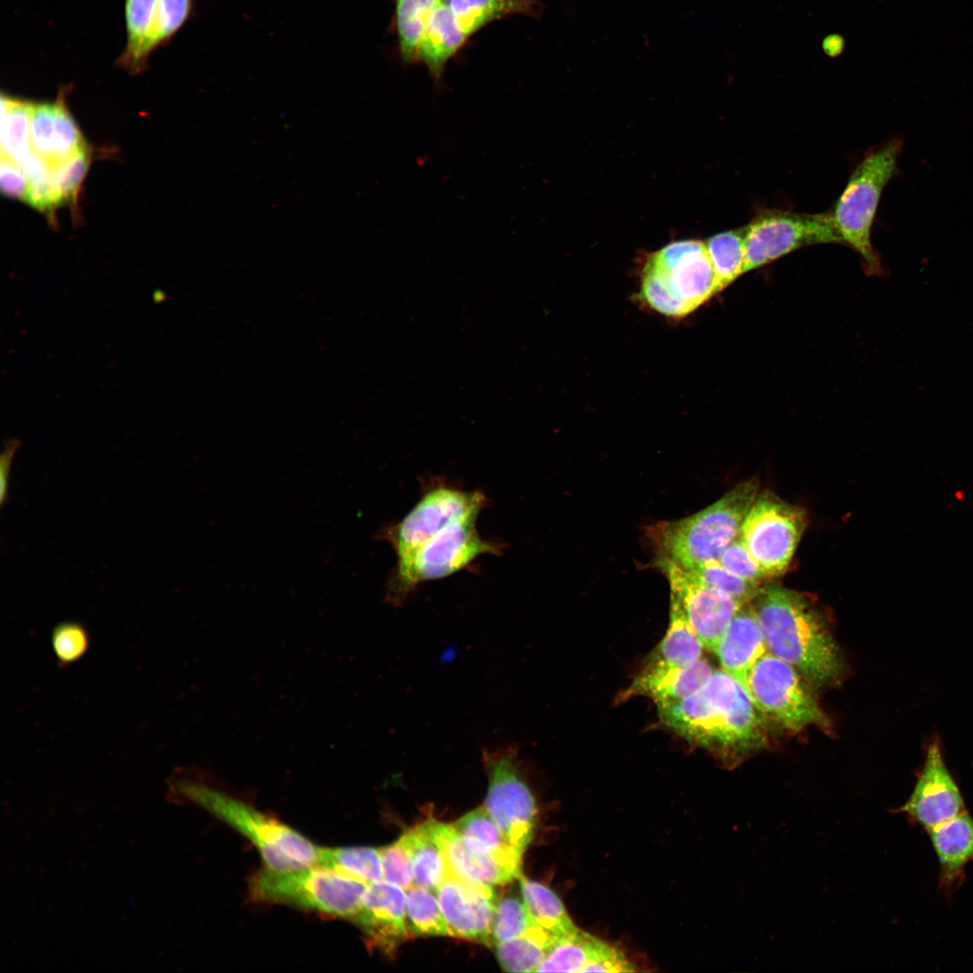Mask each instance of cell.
<instances>
[{"instance_id":"2","label":"cell","mask_w":973,"mask_h":973,"mask_svg":"<svg viewBox=\"0 0 973 973\" xmlns=\"http://www.w3.org/2000/svg\"><path fill=\"white\" fill-rule=\"evenodd\" d=\"M768 650L793 666L812 686L836 684L843 661L822 609L806 595L777 585L750 601Z\"/></svg>"},{"instance_id":"17","label":"cell","mask_w":973,"mask_h":973,"mask_svg":"<svg viewBox=\"0 0 973 973\" xmlns=\"http://www.w3.org/2000/svg\"><path fill=\"white\" fill-rule=\"evenodd\" d=\"M368 945L387 956L410 936L406 923L405 890L384 880L368 885L354 919Z\"/></svg>"},{"instance_id":"45","label":"cell","mask_w":973,"mask_h":973,"mask_svg":"<svg viewBox=\"0 0 973 973\" xmlns=\"http://www.w3.org/2000/svg\"><path fill=\"white\" fill-rule=\"evenodd\" d=\"M21 446V441L15 438H7L4 441V448L0 455V504L4 505L8 499L9 474L12 461Z\"/></svg>"},{"instance_id":"20","label":"cell","mask_w":973,"mask_h":973,"mask_svg":"<svg viewBox=\"0 0 973 973\" xmlns=\"http://www.w3.org/2000/svg\"><path fill=\"white\" fill-rule=\"evenodd\" d=\"M768 651L763 632L750 602L743 604L722 636L715 654L722 669L748 692V677L757 660Z\"/></svg>"},{"instance_id":"3","label":"cell","mask_w":973,"mask_h":973,"mask_svg":"<svg viewBox=\"0 0 973 973\" xmlns=\"http://www.w3.org/2000/svg\"><path fill=\"white\" fill-rule=\"evenodd\" d=\"M201 768L178 767L166 785V797L201 807L249 839L267 867L290 869L318 864L320 847L276 818L226 792Z\"/></svg>"},{"instance_id":"25","label":"cell","mask_w":973,"mask_h":973,"mask_svg":"<svg viewBox=\"0 0 973 973\" xmlns=\"http://www.w3.org/2000/svg\"><path fill=\"white\" fill-rule=\"evenodd\" d=\"M607 945L577 928L551 941L536 972H589Z\"/></svg>"},{"instance_id":"4","label":"cell","mask_w":973,"mask_h":973,"mask_svg":"<svg viewBox=\"0 0 973 973\" xmlns=\"http://www.w3.org/2000/svg\"><path fill=\"white\" fill-rule=\"evenodd\" d=\"M757 496L758 483L748 480L693 515L650 526L648 534L658 557L687 569L719 560L738 536Z\"/></svg>"},{"instance_id":"9","label":"cell","mask_w":973,"mask_h":973,"mask_svg":"<svg viewBox=\"0 0 973 973\" xmlns=\"http://www.w3.org/2000/svg\"><path fill=\"white\" fill-rule=\"evenodd\" d=\"M748 694L759 712L787 730L828 727L813 686L793 666L768 650L750 671Z\"/></svg>"},{"instance_id":"15","label":"cell","mask_w":973,"mask_h":973,"mask_svg":"<svg viewBox=\"0 0 973 973\" xmlns=\"http://www.w3.org/2000/svg\"><path fill=\"white\" fill-rule=\"evenodd\" d=\"M435 895L450 936L493 946L494 887L468 882L449 872Z\"/></svg>"},{"instance_id":"42","label":"cell","mask_w":973,"mask_h":973,"mask_svg":"<svg viewBox=\"0 0 973 973\" xmlns=\"http://www.w3.org/2000/svg\"><path fill=\"white\" fill-rule=\"evenodd\" d=\"M383 880L405 890L414 886L409 851L401 837L392 844L379 848Z\"/></svg>"},{"instance_id":"47","label":"cell","mask_w":973,"mask_h":973,"mask_svg":"<svg viewBox=\"0 0 973 973\" xmlns=\"http://www.w3.org/2000/svg\"><path fill=\"white\" fill-rule=\"evenodd\" d=\"M428 1L434 4V3L439 2L441 0H428Z\"/></svg>"},{"instance_id":"19","label":"cell","mask_w":973,"mask_h":973,"mask_svg":"<svg viewBox=\"0 0 973 973\" xmlns=\"http://www.w3.org/2000/svg\"><path fill=\"white\" fill-rule=\"evenodd\" d=\"M31 138L32 149L50 164L86 146L66 106L63 93L52 103H33Z\"/></svg>"},{"instance_id":"29","label":"cell","mask_w":973,"mask_h":973,"mask_svg":"<svg viewBox=\"0 0 973 973\" xmlns=\"http://www.w3.org/2000/svg\"><path fill=\"white\" fill-rule=\"evenodd\" d=\"M2 155L21 165L32 152L31 116L33 103L2 95Z\"/></svg>"},{"instance_id":"36","label":"cell","mask_w":973,"mask_h":973,"mask_svg":"<svg viewBox=\"0 0 973 973\" xmlns=\"http://www.w3.org/2000/svg\"><path fill=\"white\" fill-rule=\"evenodd\" d=\"M434 4L428 0H396V24L404 60L417 59L428 16Z\"/></svg>"},{"instance_id":"32","label":"cell","mask_w":973,"mask_h":973,"mask_svg":"<svg viewBox=\"0 0 973 973\" xmlns=\"http://www.w3.org/2000/svg\"><path fill=\"white\" fill-rule=\"evenodd\" d=\"M469 37L494 20L517 14H533L532 0H443Z\"/></svg>"},{"instance_id":"38","label":"cell","mask_w":973,"mask_h":973,"mask_svg":"<svg viewBox=\"0 0 973 973\" xmlns=\"http://www.w3.org/2000/svg\"><path fill=\"white\" fill-rule=\"evenodd\" d=\"M90 163L85 146L69 157L50 164V183L59 205H75Z\"/></svg>"},{"instance_id":"24","label":"cell","mask_w":973,"mask_h":973,"mask_svg":"<svg viewBox=\"0 0 973 973\" xmlns=\"http://www.w3.org/2000/svg\"><path fill=\"white\" fill-rule=\"evenodd\" d=\"M437 821L431 819L405 832V842L413 865L414 885L435 890L449 874Z\"/></svg>"},{"instance_id":"5","label":"cell","mask_w":973,"mask_h":973,"mask_svg":"<svg viewBox=\"0 0 973 973\" xmlns=\"http://www.w3.org/2000/svg\"><path fill=\"white\" fill-rule=\"evenodd\" d=\"M367 883L318 865L290 869L266 867L250 881L253 900L293 905L354 921Z\"/></svg>"},{"instance_id":"40","label":"cell","mask_w":973,"mask_h":973,"mask_svg":"<svg viewBox=\"0 0 973 973\" xmlns=\"http://www.w3.org/2000/svg\"><path fill=\"white\" fill-rule=\"evenodd\" d=\"M50 643L58 664L68 667L86 655L90 645V637L82 623L63 621L53 628Z\"/></svg>"},{"instance_id":"26","label":"cell","mask_w":973,"mask_h":973,"mask_svg":"<svg viewBox=\"0 0 973 973\" xmlns=\"http://www.w3.org/2000/svg\"><path fill=\"white\" fill-rule=\"evenodd\" d=\"M452 825L470 850L521 868L523 856L505 839L484 806L470 811Z\"/></svg>"},{"instance_id":"14","label":"cell","mask_w":973,"mask_h":973,"mask_svg":"<svg viewBox=\"0 0 973 973\" xmlns=\"http://www.w3.org/2000/svg\"><path fill=\"white\" fill-rule=\"evenodd\" d=\"M656 565L668 580L670 594L679 601L704 648L715 652L732 617L743 604L704 584L668 559L658 557Z\"/></svg>"},{"instance_id":"7","label":"cell","mask_w":973,"mask_h":973,"mask_svg":"<svg viewBox=\"0 0 973 973\" xmlns=\"http://www.w3.org/2000/svg\"><path fill=\"white\" fill-rule=\"evenodd\" d=\"M478 514L453 522L398 563L386 586V600L400 605L421 583L452 575L483 554L498 553V546L480 538Z\"/></svg>"},{"instance_id":"21","label":"cell","mask_w":973,"mask_h":973,"mask_svg":"<svg viewBox=\"0 0 973 973\" xmlns=\"http://www.w3.org/2000/svg\"><path fill=\"white\" fill-rule=\"evenodd\" d=\"M449 872L468 882L491 887L505 885L522 875L521 868L470 850L452 824L437 821Z\"/></svg>"},{"instance_id":"27","label":"cell","mask_w":973,"mask_h":973,"mask_svg":"<svg viewBox=\"0 0 973 973\" xmlns=\"http://www.w3.org/2000/svg\"><path fill=\"white\" fill-rule=\"evenodd\" d=\"M669 625L649 662L687 666L702 658L704 646L687 619L677 598L670 594Z\"/></svg>"},{"instance_id":"23","label":"cell","mask_w":973,"mask_h":973,"mask_svg":"<svg viewBox=\"0 0 973 973\" xmlns=\"http://www.w3.org/2000/svg\"><path fill=\"white\" fill-rule=\"evenodd\" d=\"M941 868V882L950 887L973 860V818L964 812L928 830Z\"/></svg>"},{"instance_id":"43","label":"cell","mask_w":973,"mask_h":973,"mask_svg":"<svg viewBox=\"0 0 973 973\" xmlns=\"http://www.w3.org/2000/svg\"><path fill=\"white\" fill-rule=\"evenodd\" d=\"M719 562L731 573L758 585L767 577L738 536L723 550Z\"/></svg>"},{"instance_id":"12","label":"cell","mask_w":973,"mask_h":973,"mask_svg":"<svg viewBox=\"0 0 973 973\" xmlns=\"http://www.w3.org/2000/svg\"><path fill=\"white\" fill-rule=\"evenodd\" d=\"M650 271L687 315L721 292L705 242L683 240L650 254Z\"/></svg>"},{"instance_id":"46","label":"cell","mask_w":973,"mask_h":973,"mask_svg":"<svg viewBox=\"0 0 973 973\" xmlns=\"http://www.w3.org/2000/svg\"><path fill=\"white\" fill-rule=\"evenodd\" d=\"M153 298L156 302H161L165 299V294L161 290H156L153 294Z\"/></svg>"},{"instance_id":"11","label":"cell","mask_w":973,"mask_h":973,"mask_svg":"<svg viewBox=\"0 0 973 973\" xmlns=\"http://www.w3.org/2000/svg\"><path fill=\"white\" fill-rule=\"evenodd\" d=\"M806 524L805 512L771 493L757 496L738 537L767 577L789 565Z\"/></svg>"},{"instance_id":"8","label":"cell","mask_w":973,"mask_h":973,"mask_svg":"<svg viewBox=\"0 0 973 973\" xmlns=\"http://www.w3.org/2000/svg\"><path fill=\"white\" fill-rule=\"evenodd\" d=\"M488 778L484 807L505 839L523 855L534 832L536 803L524 778L515 744L483 749Z\"/></svg>"},{"instance_id":"16","label":"cell","mask_w":973,"mask_h":973,"mask_svg":"<svg viewBox=\"0 0 973 973\" xmlns=\"http://www.w3.org/2000/svg\"><path fill=\"white\" fill-rule=\"evenodd\" d=\"M899 811L927 831L966 812L962 796L944 763L938 741L929 744L914 788Z\"/></svg>"},{"instance_id":"6","label":"cell","mask_w":973,"mask_h":973,"mask_svg":"<svg viewBox=\"0 0 973 973\" xmlns=\"http://www.w3.org/2000/svg\"><path fill=\"white\" fill-rule=\"evenodd\" d=\"M902 140L895 138L867 153L852 171L832 214L842 243L863 259L871 274H880L881 261L871 242V229L883 189L895 175Z\"/></svg>"},{"instance_id":"34","label":"cell","mask_w":973,"mask_h":973,"mask_svg":"<svg viewBox=\"0 0 973 973\" xmlns=\"http://www.w3.org/2000/svg\"><path fill=\"white\" fill-rule=\"evenodd\" d=\"M705 242L722 291L745 274L744 228L719 232Z\"/></svg>"},{"instance_id":"31","label":"cell","mask_w":973,"mask_h":973,"mask_svg":"<svg viewBox=\"0 0 973 973\" xmlns=\"http://www.w3.org/2000/svg\"><path fill=\"white\" fill-rule=\"evenodd\" d=\"M551 937L541 927L512 939L496 943L497 960L507 972H536L551 942Z\"/></svg>"},{"instance_id":"30","label":"cell","mask_w":973,"mask_h":973,"mask_svg":"<svg viewBox=\"0 0 973 973\" xmlns=\"http://www.w3.org/2000/svg\"><path fill=\"white\" fill-rule=\"evenodd\" d=\"M158 0H125L127 42L120 58L121 65L131 72H139L150 57L147 43Z\"/></svg>"},{"instance_id":"41","label":"cell","mask_w":973,"mask_h":973,"mask_svg":"<svg viewBox=\"0 0 973 973\" xmlns=\"http://www.w3.org/2000/svg\"><path fill=\"white\" fill-rule=\"evenodd\" d=\"M191 6L192 0H158L147 43L149 56L180 29L190 14Z\"/></svg>"},{"instance_id":"13","label":"cell","mask_w":973,"mask_h":973,"mask_svg":"<svg viewBox=\"0 0 973 973\" xmlns=\"http://www.w3.org/2000/svg\"><path fill=\"white\" fill-rule=\"evenodd\" d=\"M485 501L479 492L438 486L428 490L400 522L379 535L392 545L398 564L449 524L478 514Z\"/></svg>"},{"instance_id":"37","label":"cell","mask_w":973,"mask_h":973,"mask_svg":"<svg viewBox=\"0 0 973 973\" xmlns=\"http://www.w3.org/2000/svg\"><path fill=\"white\" fill-rule=\"evenodd\" d=\"M535 926L538 925L523 897L507 892L496 899L492 923L493 945L519 936Z\"/></svg>"},{"instance_id":"1","label":"cell","mask_w":973,"mask_h":973,"mask_svg":"<svg viewBox=\"0 0 973 973\" xmlns=\"http://www.w3.org/2000/svg\"><path fill=\"white\" fill-rule=\"evenodd\" d=\"M660 721L727 766L764 746L766 735L750 695L723 669L687 697L657 705Z\"/></svg>"},{"instance_id":"28","label":"cell","mask_w":973,"mask_h":973,"mask_svg":"<svg viewBox=\"0 0 973 973\" xmlns=\"http://www.w3.org/2000/svg\"><path fill=\"white\" fill-rule=\"evenodd\" d=\"M518 879L521 896L532 919L552 940L577 929L554 891L523 874Z\"/></svg>"},{"instance_id":"10","label":"cell","mask_w":973,"mask_h":973,"mask_svg":"<svg viewBox=\"0 0 973 973\" xmlns=\"http://www.w3.org/2000/svg\"><path fill=\"white\" fill-rule=\"evenodd\" d=\"M743 228L744 273L806 246L842 243L832 212L809 214L764 209Z\"/></svg>"},{"instance_id":"18","label":"cell","mask_w":973,"mask_h":973,"mask_svg":"<svg viewBox=\"0 0 973 973\" xmlns=\"http://www.w3.org/2000/svg\"><path fill=\"white\" fill-rule=\"evenodd\" d=\"M714 671L711 664L702 658L687 666L648 661L622 698L641 695L651 698L657 705L674 703L700 689Z\"/></svg>"},{"instance_id":"35","label":"cell","mask_w":973,"mask_h":973,"mask_svg":"<svg viewBox=\"0 0 973 973\" xmlns=\"http://www.w3.org/2000/svg\"><path fill=\"white\" fill-rule=\"evenodd\" d=\"M405 894L410 936H450L437 897L432 890L414 885L405 890Z\"/></svg>"},{"instance_id":"22","label":"cell","mask_w":973,"mask_h":973,"mask_svg":"<svg viewBox=\"0 0 973 973\" xmlns=\"http://www.w3.org/2000/svg\"><path fill=\"white\" fill-rule=\"evenodd\" d=\"M468 37L449 5L443 0L436 2L428 16L417 60L423 62L433 79L439 81L446 63Z\"/></svg>"},{"instance_id":"44","label":"cell","mask_w":973,"mask_h":973,"mask_svg":"<svg viewBox=\"0 0 973 973\" xmlns=\"http://www.w3.org/2000/svg\"><path fill=\"white\" fill-rule=\"evenodd\" d=\"M0 186L4 195L25 201L29 181L23 168L6 156H1Z\"/></svg>"},{"instance_id":"39","label":"cell","mask_w":973,"mask_h":973,"mask_svg":"<svg viewBox=\"0 0 973 973\" xmlns=\"http://www.w3.org/2000/svg\"><path fill=\"white\" fill-rule=\"evenodd\" d=\"M687 570L704 584L730 595L742 604L750 602L760 588L758 584L742 579L725 569L719 560Z\"/></svg>"},{"instance_id":"33","label":"cell","mask_w":973,"mask_h":973,"mask_svg":"<svg viewBox=\"0 0 973 973\" xmlns=\"http://www.w3.org/2000/svg\"><path fill=\"white\" fill-rule=\"evenodd\" d=\"M318 866L371 884L383 880L379 849L371 847L321 848Z\"/></svg>"}]
</instances>
